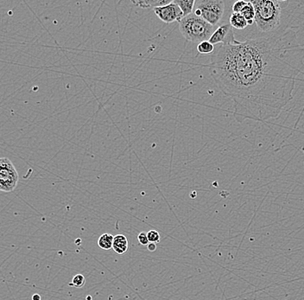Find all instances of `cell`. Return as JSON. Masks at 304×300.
I'll use <instances>...</instances> for the list:
<instances>
[{"label":"cell","mask_w":304,"mask_h":300,"mask_svg":"<svg viewBox=\"0 0 304 300\" xmlns=\"http://www.w3.org/2000/svg\"><path fill=\"white\" fill-rule=\"evenodd\" d=\"M209 73L233 101L239 123L276 119L293 99L304 73V48L291 29L268 37L221 44L213 54Z\"/></svg>","instance_id":"cell-1"},{"label":"cell","mask_w":304,"mask_h":300,"mask_svg":"<svg viewBox=\"0 0 304 300\" xmlns=\"http://www.w3.org/2000/svg\"><path fill=\"white\" fill-rule=\"evenodd\" d=\"M256 11L255 23L260 32H273L281 22V2L276 0L251 1Z\"/></svg>","instance_id":"cell-2"},{"label":"cell","mask_w":304,"mask_h":300,"mask_svg":"<svg viewBox=\"0 0 304 300\" xmlns=\"http://www.w3.org/2000/svg\"><path fill=\"white\" fill-rule=\"evenodd\" d=\"M179 30L184 38L194 42L209 41L215 32L214 26L209 25L208 22L194 13L179 22Z\"/></svg>","instance_id":"cell-3"},{"label":"cell","mask_w":304,"mask_h":300,"mask_svg":"<svg viewBox=\"0 0 304 300\" xmlns=\"http://www.w3.org/2000/svg\"><path fill=\"white\" fill-rule=\"evenodd\" d=\"M225 11L222 0H199L195 2L194 14L198 16L209 25L215 26L221 20Z\"/></svg>","instance_id":"cell-4"},{"label":"cell","mask_w":304,"mask_h":300,"mask_svg":"<svg viewBox=\"0 0 304 300\" xmlns=\"http://www.w3.org/2000/svg\"><path fill=\"white\" fill-rule=\"evenodd\" d=\"M19 180L18 171L8 158L0 159V191L11 192L17 188Z\"/></svg>","instance_id":"cell-5"},{"label":"cell","mask_w":304,"mask_h":300,"mask_svg":"<svg viewBox=\"0 0 304 300\" xmlns=\"http://www.w3.org/2000/svg\"><path fill=\"white\" fill-rule=\"evenodd\" d=\"M154 13L160 20L166 24H171L176 21L180 22L184 18L182 11L175 3V1H171V3L162 7L155 8Z\"/></svg>","instance_id":"cell-6"},{"label":"cell","mask_w":304,"mask_h":300,"mask_svg":"<svg viewBox=\"0 0 304 300\" xmlns=\"http://www.w3.org/2000/svg\"><path fill=\"white\" fill-rule=\"evenodd\" d=\"M236 40L234 38V30L230 24L221 25L218 27L209 39V42H211L213 45L218 43L224 44L227 42H234Z\"/></svg>","instance_id":"cell-7"},{"label":"cell","mask_w":304,"mask_h":300,"mask_svg":"<svg viewBox=\"0 0 304 300\" xmlns=\"http://www.w3.org/2000/svg\"><path fill=\"white\" fill-rule=\"evenodd\" d=\"M171 3L170 0H143V1H132V4L143 8V9H155V8L162 7L164 5Z\"/></svg>","instance_id":"cell-8"},{"label":"cell","mask_w":304,"mask_h":300,"mask_svg":"<svg viewBox=\"0 0 304 300\" xmlns=\"http://www.w3.org/2000/svg\"><path fill=\"white\" fill-rule=\"evenodd\" d=\"M129 243L126 237L124 234H118L114 236L113 249L118 254H124L127 252Z\"/></svg>","instance_id":"cell-9"},{"label":"cell","mask_w":304,"mask_h":300,"mask_svg":"<svg viewBox=\"0 0 304 300\" xmlns=\"http://www.w3.org/2000/svg\"><path fill=\"white\" fill-rule=\"evenodd\" d=\"M174 1L182 11L184 18L191 15L194 12L196 2L195 0H174Z\"/></svg>","instance_id":"cell-10"},{"label":"cell","mask_w":304,"mask_h":300,"mask_svg":"<svg viewBox=\"0 0 304 300\" xmlns=\"http://www.w3.org/2000/svg\"><path fill=\"white\" fill-rule=\"evenodd\" d=\"M229 24L233 28L237 30H244L248 26V22L241 13H234L231 15L229 18Z\"/></svg>","instance_id":"cell-11"},{"label":"cell","mask_w":304,"mask_h":300,"mask_svg":"<svg viewBox=\"0 0 304 300\" xmlns=\"http://www.w3.org/2000/svg\"><path fill=\"white\" fill-rule=\"evenodd\" d=\"M113 240H114V236L113 234L103 233L102 235L99 238L98 245L103 250H110L111 248H113Z\"/></svg>","instance_id":"cell-12"},{"label":"cell","mask_w":304,"mask_h":300,"mask_svg":"<svg viewBox=\"0 0 304 300\" xmlns=\"http://www.w3.org/2000/svg\"><path fill=\"white\" fill-rule=\"evenodd\" d=\"M241 14L244 17L246 21L248 22V25H251L253 23H255V16H256V11L253 4H251V1L248 2L246 6L243 9V11H241Z\"/></svg>","instance_id":"cell-13"},{"label":"cell","mask_w":304,"mask_h":300,"mask_svg":"<svg viewBox=\"0 0 304 300\" xmlns=\"http://www.w3.org/2000/svg\"><path fill=\"white\" fill-rule=\"evenodd\" d=\"M197 51L202 55H209L214 51V45L209 42V41L199 42L197 45Z\"/></svg>","instance_id":"cell-14"},{"label":"cell","mask_w":304,"mask_h":300,"mask_svg":"<svg viewBox=\"0 0 304 300\" xmlns=\"http://www.w3.org/2000/svg\"><path fill=\"white\" fill-rule=\"evenodd\" d=\"M85 277L82 275V274H76V275L74 276L70 286H74V287H76V288H81L82 286H85Z\"/></svg>","instance_id":"cell-15"},{"label":"cell","mask_w":304,"mask_h":300,"mask_svg":"<svg viewBox=\"0 0 304 300\" xmlns=\"http://www.w3.org/2000/svg\"><path fill=\"white\" fill-rule=\"evenodd\" d=\"M149 241L152 243H159L160 242V234L156 230H150L148 233Z\"/></svg>","instance_id":"cell-16"},{"label":"cell","mask_w":304,"mask_h":300,"mask_svg":"<svg viewBox=\"0 0 304 300\" xmlns=\"http://www.w3.org/2000/svg\"><path fill=\"white\" fill-rule=\"evenodd\" d=\"M247 3L248 2H245L244 0L236 1L233 5V11L234 13H241V11H243V9L246 6Z\"/></svg>","instance_id":"cell-17"},{"label":"cell","mask_w":304,"mask_h":300,"mask_svg":"<svg viewBox=\"0 0 304 300\" xmlns=\"http://www.w3.org/2000/svg\"><path fill=\"white\" fill-rule=\"evenodd\" d=\"M138 240L139 244H140L141 246H144V247L148 246L149 243H150L148 235H147V233H145V232H141V233H138Z\"/></svg>","instance_id":"cell-18"},{"label":"cell","mask_w":304,"mask_h":300,"mask_svg":"<svg viewBox=\"0 0 304 300\" xmlns=\"http://www.w3.org/2000/svg\"><path fill=\"white\" fill-rule=\"evenodd\" d=\"M147 247H148V250L150 251V252H155V251L156 250V243H152V242H150Z\"/></svg>","instance_id":"cell-19"},{"label":"cell","mask_w":304,"mask_h":300,"mask_svg":"<svg viewBox=\"0 0 304 300\" xmlns=\"http://www.w3.org/2000/svg\"><path fill=\"white\" fill-rule=\"evenodd\" d=\"M32 300H41V297L38 294H35L32 297Z\"/></svg>","instance_id":"cell-20"},{"label":"cell","mask_w":304,"mask_h":300,"mask_svg":"<svg viewBox=\"0 0 304 300\" xmlns=\"http://www.w3.org/2000/svg\"><path fill=\"white\" fill-rule=\"evenodd\" d=\"M88 300H92V297L88 296Z\"/></svg>","instance_id":"cell-21"}]
</instances>
